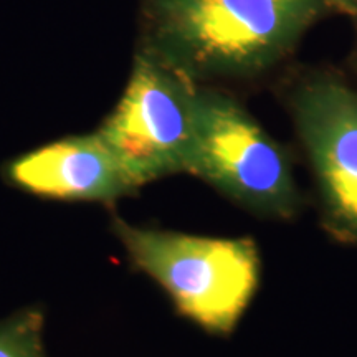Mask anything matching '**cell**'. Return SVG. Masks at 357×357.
<instances>
[{
  "label": "cell",
  "instance_id": "obj_8",
  "mask_svg": "<svg viewBox=\"0 0 357 357\" xmlns=\"http://www.w3.org/2000/svg\"><path fill=\"white\" fill-rule=\"evenodd\" d=\"M333 13H339L349 19L357 29V0H323Z\"/></svg>",
  "mask_w": 357,
  "mask_h": 357
},
{
  "label": "cell",
  "instance_id": "obj_7",
  "mask_svg": "<svg viewBox=\"0 0 357 357\" xmlns=\"http://www.w3.org/2000/svg\"><path fill=\"white\" fill-rule=\"evenodd\" d=\"M45 316L38 307L20 310L0 319V357H48Z\"/></svg>",
  "mask_w": 357,
  "mask_h": 357
},
{
  "label": "cell",
  "instance_id": "obj_6",
  "mask_svg": "<svg viewBox=\"0 0 357 357\" xmlns=\"http://www.w3.org/2000/svg\"><path fill=\"white\" fill-rule=\"evenodd\" d=\"M6 177L17 189L65 202L108 204L137 190L98 132L20 155L8 164Z\"/></svg>",
  "mask_w": 357,
  "mask_h": 357
},
{
  "label": "cell",
  "instance_id": "obj_5",
  "mask_svg": "<svg viewBox=\"0 0 357 357\" xmlns=\"http://www.w3.org/2000/svg\"><path fill=\"white\" fill-rule=\"evenodd\" d=\"M294 128L314 172L328 230L357 245V88L316 73L291 96Z\"/></svg>",
  "mask_w": 357,
  "mask_h": 357
},
{
  "label": "cell",
  "instance_id": "obj_3",
  "mask_svg": "<svg viewBox=\"0 0 357 357\" xmlns=\"http://www.w3.org/2000/svg\"><path fill=\"white\" fill-rule=\"evenodd\" d=\"M199 86L195 79L146 48L128 86L98 134L137 190L189 171Z\"/></svg>",
  "mask_w": 357,
  "mask_h": 357
},
{
  "label": "cell",
  "instance_id": "obj_2",
  "mask_svg": "<svg viewBox=\"0 0 357 357\" xmlns=\"http://www.w3.org/2000/svg\"><path fill=\"white\" fill-rule=\"evenodd\" d=\"M111 230L131 263L153 278L184 318L213 336H230L260 283L252 238H217L137 227L114 215Z\"/></svg>",
  "mask_w": 357,
  "mask_h": 357
},
{
  "label": "cell",
  "instance_id": "obj_1",
  "mask_svg": "<svg viewBox=\"0 0 357 357\" xmlns=\"http://www.w3.org/2000/svg\"><path fill=\"white\" fill-rule=\"evenodd\" d=\"M333 13L323 0H153L151 50L192 79L250 78Z\"/></svg>",
  "mask_w": 357,
  "mask_h": 357
},
{
  "label": "cell",
  "instance_id": "obj_4",
  "mask_svg": "<svg viewBox=\"0 0 357 357\" xmlns=\"http://www.w3.org/2000/svg\"><path fill=\"white\" fill-rule=\"evenodd\" d=\"M187 174L202 178L247 211L287 220L301 197L284 149L234 98L199 88Z\"/></svg>",
  "mask_w": 357,
  "mask_h": 357
}]
</instances>
